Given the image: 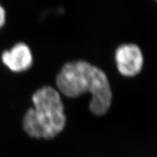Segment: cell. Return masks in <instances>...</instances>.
Returning a JSON list of instances; mask_svg holds the SVG:
<instances>
[{
  "label": "cell",
  "mask_w": 157,
  "mask_h": 157,
  "mask_svg": "<svg viewBox=\"0 0 157 157\" xmlns=\"http://www.w3.org/2000/svg\"><path fill=\"white\" fill-rule=\"evenodd\" d=\"M56 85L59 93L69 98L89 93V109L96 117L105 115L111 106L113 94L106 74L85 60L66 63L57 76Z\"/></svg>",
  "instance_id": "1"
},
{
  "label": "cell",
  "mask_w": 157,
  "mask_h": 157,
  "mask_svg": "<svg viewBox=\"0 0 157 157\" xmlns=\"http://www.w3.org/2000/svg\"><path fill=\"white\" fill-rule=\"evenodd\" d=\"M32 102L34 108L28 109L23 119L24 132L36 140L56 138L67 123L60 93L50 86H44L33 94Z\"/></svg>",
  "instance_id": "2"
},
{
  "label": "cell",
  "mask_w": 157,
  "mask_h": 157,
  "mask_svg": "<svg viewBox=\"0 0 157 157\" xmlns=\"http://www.w3.org/2000/svg\"><path fill=\"white\" fill-rule=\"evenodd\" d=\"M117 69L126 77H133L140 74L143 66V56L140 48L135 44H123L115 52Z\"/></svg>",
  "instance_id": "3"
},
{
  "label": "cell",
  "mask_w": 157,
  "mask_h": 157,
  "mask_svg": "<svg viewBox=\"0 0 157 157\" xmlns=\"http://www.w3.org/2000/svg\"><path fill=\"white\" fill-rule=\"evenodd\" d=\"M3 63L12 71L22 72L28 70L33 63V56L29 47L25 43H17L10 50L2 55Z\"/></svg>",
  "instance_id": "4"
},
{
  "label": "cell",
  "mask_w": 157,
  "mask_h": 157,
  "mask_svg": "<svg viewBox=\"0 0 157 157\" xmlns=\"http://www.w3.org/2000/svg\"><path fill=\"white\" fill-rule=\"evenodd\" d=\"M5 19H6L5 10H4L3 7H2V5H0V28L5 24Z\"/></svg>",
  "instance_id": "5"
},
{
  "label": "cell",
  "mask_w": 157,
  "mask_h": 157,
  "mask_svg": "<svg viewBox=\"0 0 157 157\" xmlns=\"http://www.w3.org/2000/svg\"><path fill=\"white\" fill-rule=\"evenodd\" d=\"M156 1H157V0H156Z\"/></svg>",
  "instance_id": "6"
}]
</instances>
